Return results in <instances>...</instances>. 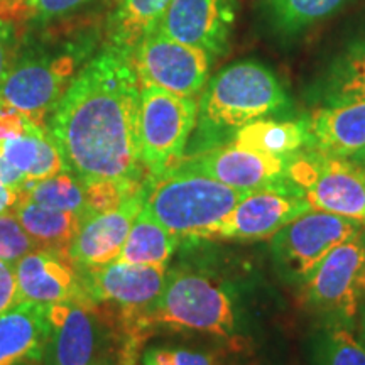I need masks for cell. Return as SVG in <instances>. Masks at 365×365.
I'll return each instance as SVG.
<instances>
[{
  "label": "cell",
  "instance_id": "6da1fadb",
  "mask_svg": "<svg viewBox=\"0 0 365 365\" xmlns=\"http://www.w3.org/2000/svg\"><path fill=\"white\" fill-rule=\"evenodd\" d=\"M139 107L132 54L107 44L76 73L46 124L65 170L85 186L149 182L140 161Z\"/></svg>",
  "mask_w": 365,
  "mask_h": 365
},
{
  "label": "cell",
  "instance_id": "7a4b0ae2",
  "mask_svg": "<svg viewBox=\"0 0 365 365\" xmlns=\"http://www.w3.org/2000/svg\"><path fill=\"white\" fill-rule=\"evenodd\" d=\"M239 322L237 299L230 286L190 269L168 274L161 294L149 308L122 318L127 333H137L144 339L158 328L234 336Z\"/></svg>",
  "mask_w": 365,
  "mask_h": 365
},
{
  "label": "cell",
  "instance_id": "3957f363",
  "mask_svg": "<svg viewBox=\"0 0 365 365\" xmlns=\"http://www.w3.org/2000/svg\"><path fill=\"white\" fill-rule=\"evenodd\" d=\"M289 107V95L272 70L259 61H239L205 85L196 124L212 145L217 137L235 134L242 125Z\"/></svg>",
  "mask_w": 365,
  "mask_h": 365
},
{
  "label": "cell",
  "instance_id": "277c9868",
  "mask_svg": "<svg viewBox=\"0 0 365 365\" xmlns=\"http://www.w3.org/2000/svg\"><path fill=\"white\" fill-rule=\"evenodd\" d=\"M247 193L176 164L148 182L144 208L180 239H208Z\"/></svg>",
  "mask_w": 365,
  "mask_h": 365
},
{
  "label": "cell",
  "instance_id": "5b68a950",
  "mask_svg": "<svg viewBox=\"0 0 365 365\" xmlns=\"http://www.w3.org/2000/svg\"><path fill=\"white\" fill-rule=\"evenodd\" d=\"M85 296L49 304L43 365H100L124 344L122 317L113 319Z\"/></svg>",
  "mask_w": 365,
  "mask_h": 365
},
{
  "label": "cell",
  "instance_id": "8992f818",
  "mask_svg": "<svg viewBox=\"0 0 365 365\" xmlns=\"http://www.w3.org/2000/svg\"><path fill=\"white\" fill-rule=\"evenodd\" d=\"M299 287L301 301L323 325L354 328L365 299V228L333 249Z\"/></svg>",
  "mask_w": 365,
  "mask_h": 365
},
{
  "label": "cell",
  "instance_id": "52a82bcc",
  "mask_svg": "<svg viewBox=\"0 0 365 365\" xmlns=\"http://www.w3.org/2000/svg\"><path fill=\"white\" fill-rule=\"evenodd\" d=\"M196 122L198 98L140 85L139 148L149 181L170 171L185 158Z\"/></svg>",
  "mask_w": 365,
  "mask_h": 365
},
{
  "label": "cell",
  "instance_id": "ba28073f",
  "mask_svg": "<svg viewBox=\"0 0 365 365\" xmlns=\"http://www.w3.org/2000/svg\"><path fill=\"white\" fill-rule=\"evenodd\" d=\"M286 178L303 191L312 210L350 218L365 228L364 164L308 148L287 159Z\"/></svg>",
  "mask_w": 365,
  "mask_h": 365
},
{
  "label": "cell",
  "instance_id": "9c48e42d",
  "mask_svg": "<svg viewBox=\"0 0 365 365\" xmlns=\"http://www.w3.org/2000/svg\"><path fill=\"white\" fill-rule=\"evenodd\" d=\"M88 49L66 46L58 53H31L19 56L0 85V102L11 105L36 122L46 125L59 100L78 73L81 58Z\"/></svg>",
  "mask_w": 365,
  "mask_h": 365
},
{
  "label": "cell",
  "instance_id": "30bf717a",
  "mask_svg": "<svg viewBox=\"0 0 365 365\" xmlns=\"http://www.w3.org/2000/svg\"><path fill=\"white\" fill-rule=\"evenodd\" d=\"M362 228L350 218L312 210L271 237L274 267L286 282L299 287L333 249Z\"/></svg>",
  "mask_w": 365,
  "mask_h": 365
},
{
  "label": "cell",
  "instance_id": "8fae6325",
  "mask_svg": "<svg viewBox=\"0 0 365 365\" xmlns=\"http://www.w3.org/2000/svg\"><path fill=\"white\" fill-rule=\"evenodd\" d=\"M212 54L154 29L132 53L140 85L158 86L181 97L198 98L208 83Z\"/></svg>",
  "mask_w": 365,
  "mask_h": 365
},
{
  "label": "cell",
  "instance_id": "7c38bea8",
  "mask_svg": "<svg viewBox=\"0 0 365 365\" xmlns=\"http://www.w3.org/2000/svg\"><path fill=\"white\" fill-rule=\"evenodd\" d=\"M308 212H312V207L303 191L284 178L276 185L249 191L230 215L213 228L208 240L271 239L282 227Z\"/></svg>",
  "mask_w": 365,
  "mask_h": 365
},
{
  "label": "cell",
  "instance_id": "4fadbf2b",
  "mask_svg": "<svg viewBox=\"0 0 365 365\" xmlns=\"http://www.w3.org/2000/svg\"><path fill=\"white\" fill-rule=\"evenodd\" d=\"M81 291L93 303L115 304L120 317L129 318L149 308L166 282V264H127L112 261L78 267Z\"/></svg>",
  "mask_w": 365,
  "mask_h": 365
},
{
  "label": "cell",
  "instance_id": "5bb4252c",
  "mask_svg": "<svg viewBox=\"0 0 365 365\" xmlns=\"http://www.w3.org/2000/svg\"><path fill=\"white\" fill-rule=\"evenodd\" d=\"M287 159L266 156L230 143L213 144L182 158L181 166L198 171L242 193L276 185L286 178Z\"/></svg>",
  "mask_w": 365,
  "mask_h": 365
},
{
  "label": "cell",
  "instance_id": "9a60e30c",
  "mask_svg": "<svg viewBox=\"0 0 365 365\" xmlns=\"http://www.w3.org/2000/svg\"><path fill=\"white\" fill-rule=\"evenodd\" d=\"M148 186L107 210L80 217L68 257L76 267H93L115 261L124 247L132 223L144 207Z\"/></svg>",
  "mask_w": 365,
  "mask_h": 365
},
{
  "label": "cell",
  "instance_id": "2e32d148",
  "mask_svg": "<svg viewBox=\"0 0 365 365\" xmlns=\"http://www.w3.org/2000/svg\"><path fill=\"white\" fill-rule=\"evenodd\" d=\"M237 16V0H171L156 29L212 56L228 49Z\"/></svg>",
  "mask_w": 365,
  "mask_h": 365
},
{
  "label": "cell",
  "instance_id": "e0dca14e",
  "mask_svg": "<svg viewBox=\"0 0 365 365\" xmlns=\"http://www.w3.org/2000/svg\"><path fill=\"white\" fill-rule=\"evenodd\" d=\"M17 303L56 304L83 296L80 271L68 254L33 250L16 264Z\"/></svg>",
  "mask_w": 365,
  "mask_h": 365
},
{
  "label": "cell",
  "instance_id": "ac0fdd59",
  "mask_svg": "<svg viewBox=\"0 0 365 365\" xmlns=\"http://www.w3.org/2000/svg\"><path fill=\"white\" fill-rule=\"evenodd\" d=\"M49 335L48 307L17 303L0 313V365L43 362Z\"/></svg>",
  "mask_w": 365,
  "mask_h": 365
},
{
  "label": "cell",
  "instance_id": "d6986e66",
  "mask_svg": "<svg viewBox=\"0 0 365 365\" xmlns=\"http://www.w3.org/2000/svg\"><path fill=\"white\" fill-rule=\"evenodd\" d=\"M312 145L323 154L352 158L365 149V102L319 107L308 118Z\"/></svg>",
  "mask_w": 365,
  "mask_h": 365
},
{
  "label": "cell",
  "instance_id": "ffe728a7",
  "mask_svg": "<svg viewBox=\"0 0 365 365\" xmlns=\"http://www.w3.org/2000/svg\"><path fill=\"white\" fill-rule=\"evenodd\" d=\"M0 156L17 168L27 181L65 171V163L48 127L36 124L31 118H27L19 132L0 140Z\"/></svg>",
  "mask_w": 365,
  "mask_h": 365
},
{
  "label": "cell",
  "instance_id": "44dd1931",
  "mask_svg": "<svg viewBox=\"0 0 365 365\" xmlns=\"http://www.w3.org/2000/svg\"><path fill=\"white\" fill-rule=\"evenodd\" d=\"M313 97L322 107L365 102V36L346 44L331 59L314 85Z\"/></svg>",
  "mask_w": 365,
  "mask_h": 365
},
{
  "label": "cell",
  "instance_id": "7402d4cb",
  "mask_svg": "<svg viewBox=\"0 0 365 365\" xmlns=\"http://www.w3.org/2000/svg\"><path fill=\"white\" fill-rule=\"evenodd\" d=\"M232 143L240 148L276 158H291L312 145L308 118L274 120L257 118L235 130Z\"/></svg>",
  "mask_w": 365,
  "mask_h": 365
},
{
  "label": "cell",
  "instance_id": "603a6c76",
  "mask_svg": "<svg viewBox=\"0 0 365 365\" xmlns=\"http://www.w3.org/2000/svg\"><path fill=\"white\" fill-rule=\"evenodd\" d=\"M171 0H118L105 26L107 44L132 54L144 36L156 29Z\"/></svg>",
  "mask_w": 365,
  "mask_h": 365
},
{
  "label": "cell",
  "instance_id": "cb8c5ba5",
  "mask_svg": "<svg viewBox=\"0 0 365 365\" xmlns=\"http://www.w3.org/2000/svg\"><path fill=\"white\" fill-rule=\"evenodd\" d=\"M14 213L19 218L31 239L36 242L38 249L68 254V249L75 239L76 228H78V215L43 207V205L22 198H17Z\"/></svg>",
  "mask_w": 365,
  "mask_h": 365
},
{
  "label": "cell",
  "instance_id": "d4e9b609",
  "mask_svg": "<svg viewBox=\"0 0 365 365\" xmlns=\"http://www.w3.org/2000/svg\"><path fill=\"white\" fill-rule=\"evenodd\" d=\"M181 239L143 207L115 261L127 264H168Z\"/></svg>",
  "mask_w": 365,
  "mask_h": 365
},
{
  "label": "cell",
  "instance_id": "484cf974",
  "mask_svg": "<svg viewBox=\"0 0 365 365\" xmlns=\"http://www.w3.org/2000/svg\"><path fill=\"white\" fill-rule=\"evenodd\" d=\"M350 0H266L272 29L281 36H296L339 12Z\"/></svg>",
  "mask_w": 365,
  "mask_h": 365
},
{
  "label": "cell",
  "instance_id": "4316f807",
  "mask_svg": "<svg viewBox=\"0 0 365 365\" xmlns=\"http://www.w3.org/2000/svg\"><path fill=\"white\" fill-rule=\"evenodd\" d=\"M17 198L75 213L80 218L86 208V186L65 170L43 180L27 181L24 188L17 193Z\"/></svg>",
  "mask_w": 365,
  "mask_h": 365
},
{
  "label": "cell",
  "instance_id": "83f0119b",
  "mask_svg": "<svg viewBox=\"0 0 365 365\" xmlns=\"http://www.w3.org/2000/svg\"><path fill=\"white\" fill-rule=\"evenodd\" d=\"M313 365H365V346L354 328L323 325L313 344Z\"/></svg>",
  "mask_w": 365,
  "mask_h": 365
},
{
  "label": "cell",
  "instance_id": "f1b7e54d",
  "mask_svg": "<svg viewBox=\"0 0 365 365\" xmlns=\"http://www.w3.org/2000/svg\"><path fill=\"white\" fill-rule=\"evenodd\" d=\"M38 250L14 212L0 213V261L17 264L24 255Z\"/></svg>",
  "mask_w": 365,
  "mask_h": 365
},
{
  "label": "cell",
  "instance_id": "f546056e",
  "mask_svg": "<svg viewBox=\"0 0 365 365\" xmlns=\"http://www.w3.org/2000/svg\"><path fill=\"white\" fill-rule=\"evenodd\" d=\"M143 365H218L213 354L202 350L153 346L144 354Z\"/></svg>",
  "mask_w": 365,
  "mask_h": 365
},
{
  "label": "cell",
  "instance_id": "4dcf8cb0",
  "mask_svg": "<svg viewBox=\"0 0 365 365\" xmlns=\"http://www.w3.org/2000/svg\"><path fill=\"white\" fill-rule=\"evenodd\" d=\"M90 2L91 0H29L26 21L44 24V22L63 19L70 14L78 12Z\"/></svg>",
  "mask_w": 365,
  "mask_h": 365
},
{
  "label": "cell",
  "instance_id": "1f68e13d",
  "mask_svg": "<svg viewBox=\"0 0 365 365\" xmlns=\"http://www.w3.org/2000/svg\"><path fill=\"white\" fill-rule=\"evenodd\" d=\"M17 58V38L12 22L0 17V85Z\"/></svg>",
  "mask_w": 365,
  "mask_h": 365
},
{
  "label": "cell",
  "instance_id": "d6a6232c",
  "mask_svg": "<svg viewBox=\"0 0 365 365\" xmlns=\"http://www.w3.org/2000/svg\"><path fill=\"white\" fill-rule=\"evenodd\" d=\"M17 304L16 264L0 261V313Z\"/></svg>",
  "mask_w": 365,
  "mask_h": 365
},
{
  "label": "cell",
  "instance_id": "836d02e7",
  "mask_svg": "<svg viewBox=\"0 0 365 365\" xmlns=\"http://www.w3.org/2000/svg\"><path fill=\"white\" fill-rule=\"evenodd\" d=\"M144 336L137 333H129L124 344H122L112 355H108L100 365H135L140 345L144 344Z\"/></svg>",
  "mask_w": 365,
  "mask_h": 365
},
{
  "label": "cell",
  "instance_id": "e575fe53",
  "mask_svg": "<svg viewBox=\"0 0 365 365\" xmlns=\"http://www.w3.org/2000/svg\"><path fill=\"white\" fill-rule=\"evenodd\" d=\"M0 182H4L7 188L16 191V193H19L27 182V178L17 168H14L6 158L0 156Z\"/></svg>",
  "mask_w": 365,
  "mask_h": 365
},
{
  "label": "cell",
  "instance_id": "d590c367",
  "mask_svg": "<svg viewBox=\"0 0 365 365\" xmlns=\"http://www.w3.org/2000/svg\"><path fill=\"white\" fill-rule=\"evenodd\" d=\"M27 6H29V0H7L6 7V17L7 21H26Z\"/></svg>",
  "mask_w": 365,
  "mask_h": 365
},
{
  "label": "cell",
  "instance_id": "8d00e7d4",
  "mask_svg": "<svg viewBox=\"0 0 365 365\" xmlns=\"http://www.w3.org/2000/svg\"><path fill=\"white\" fill-rule=\"evenodd\" d=\"M17 203V193L7 188L4 182H0V213L14 212V207Z\"/></svg>",
  "mask_w": 365,
  "mask_h": 365
},
{
  "label": "cell",
  "instance_id": "74e56055",
  "mask_svg": "<svg viewBox=\"0 0 365 365\" xmlns=\"http://www.w3.org/2000/svg\"><path fill=\"white\" fill-rule=\"evenodd\" d=\"M354 333L357 336V340L365 346V299L359 304L357 317H355V325H354Z\"/></svg>",
  "mask_w": 365,
  "mask_h": 365
},
{
  "label": "cell",
  "instance_id": "f35d334b",
  "mask_svg": "<svg viewBox=\"0 0 365 365\" xmlns=\"http://www.w3.org/2000/svg\"><path fill=\"white\" fill-rule=\"evenodd\" d=\"M350 159H354L355 163H359V164H364V166H365V149L359 150V153H357V154H354V156L350 158Z\"/></svg>",
  "mask_w": 365,
  "mask_h": 365
},
{
  "label": "cell",
  "instance_id": "ab89813d",
  "mask_svg": "<svg viewBox=\"0 0 365 365\" xmlns=\"http://www.w3.org/2000/svg\"><path fill=\"white\" fill-rule=\"evenodd\" d=\"M6 7H7V0H0V17H6Z\"/></svg>",
  "mask_w": 365,
  "mask_h": 365
}]
</instances>
